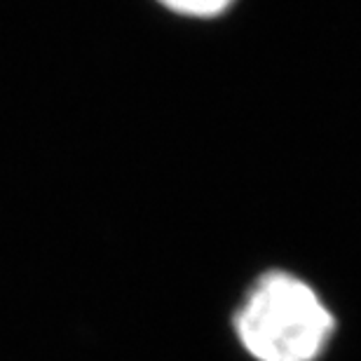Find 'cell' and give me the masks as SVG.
<instances>
[{"label": "cell", "instance_id": "1", "mask_svg": "<svg viewBox=\"0 0 361 361\" xmlns=\"http://www.w3.org/2000/svg\"><path fill=\"white\" fill-rule=\"evenodd\" d=\"M233 326L254 361H317L334 341L336 314L310 281L270 270L244 293Z\"/></svg>", "mask_w": 361, "mask_h": 361}, {"label": "cell", "instance_id": "2", "mask_svg": "<svg viewBox=\"0 0 361 361\" xmlns=\"http://www.w3.org/2000/svg\"><path fill=\"white\" fill-rule=\"evenodd\" d=\"M167 12L185 19H216L226 14L237 0H155Z\"/></svg>", "mask_w": 361, "mask_h": 361}]
</instances>
